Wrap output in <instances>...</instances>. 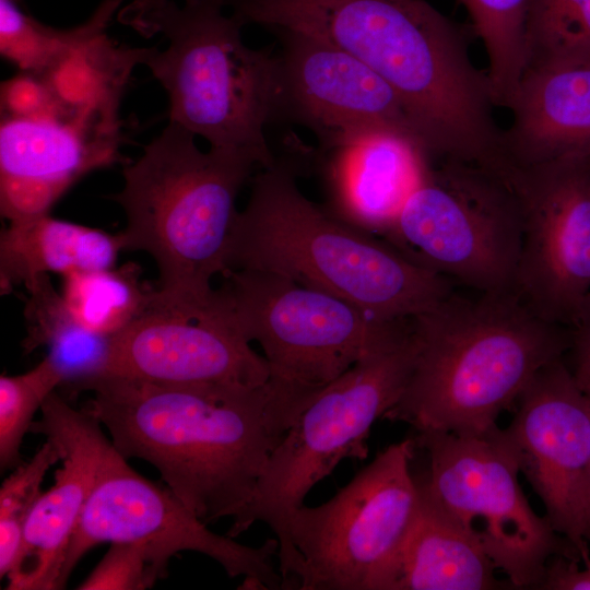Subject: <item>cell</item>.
<instances>
[{
  "instance_id": "cell-14",
  "label": "cell",
  "mask_w": 590,
  "mask_h": 590,
  "mask_svg": "<svg viewBox=\"0 0 590 590\" xmlns=\"http://www.w3.org/2000/svg\"><path fill=\"white\" fill-rule=\"evenodd\" d=\"M498 173L522 217L516 293L539 316L568 326L590 294V149Z\"/></svg>"
},
{
  "instance_id": "cell-20",
  "label": "cell",
  "mask_w": 590,
  "mask_h": 590,
  "mask_svg": "<svg viewBox=\"0 0 590 590\" xmlns=\"http://www.w3.org/2000/svg\"><path fill=\"white\" fill-rule=\"evenodd\" d=\"M507 108L504 165H528L590 149V62L529 67Z\"/></svg>"
},
{
  "instance_id": "cell-28",
  "label": "cell",
  "mask_w": 590,
  "mask_h": 590,
  "mask_svg": "<svg viewBox=\"0 0 590 590\" xmlns=\"http://www.w3.org/2000/svg\"><path fill=\"white\" fill-rule=\"evenodd\" d=\"M62 377L46 356L27 373L0 377V465L1 470L21 464V445L33 417Z\"/></svg>"
},
{
  "instance_id": "cell-33",
  "label": "cell",
  "mask_w": 590,
  "mask_h": 590,
  "mask_svg": "<svg viewBox=\"0 0 590 590\" xmlns=\"http://www.w3.org/2000/svg\"><path fill=\"white\" fill-rule=\"evenodd\" d=\"M168 0H134L121 7L117 13L120 23L133 28L146 14Z\"/></svg>"
},
{
  "instance_id": "cell-4",
  "label": "cell",
  "mask_w": 590,
  "mask_h": 590,
  "mask_svg": "<svg viewBox=\"0 0 590 590\" xmlns=\"http://www.w3.org/2000/svg\"><path fill=\"white\" fill-rule=\"evenodd\" d=\"M474 292L452 291L412 319L414 367L382 418L417 433L487 434L541 368L566 356L568 326L539 316L515 292Z\"/></svg>"
},
{
  "instance_id": "cell-8",
  "label": "cell",
  "mask_w": 590,
  "mask_h": 590,
  "mask_svg": "<svg viewBox=\"0 0 590 590\" xmlns=\"http://www.w3.org/2000/svg\"><path fill=\"white\" fill-rule=\"evenodd\" d=\"M416 353L411 321L388 343L316 390L272 451L249 503L233 518L226 534L231 538L257 521L272 529L279 541L282 589H297L303 570L290 535L291 515L343 459L367 457L371 426L401 398Z\"/></svg>"
},
{
  "instance_id": "cell-7",
  "label": "cell",
  "mask_w": 590,
  "mask_h": 590,
  "mask_svg": "<svg viewBox=\"0 0 590 590\" xmlns=\"http://www.w3.org/2000/svg\"><path fill=\"white\" fill-rule=\"evenodd\" d=\"M225 8L226 0H168L146 14L132 30L167 45L146 48L142 66L164 88L170 122L270 168L276 158L264 129L280 118V56L247 46L244 24Z\"/></svg>"
},
{
  "instance_id": "cell-15",
  "label": "cell",
  "mask_w": 590,
  "mask_h": 590,
  "mask_svg": "<svg viewBox=\"0 0 590 590\" xmlns=\"http://www.w3.org/2000/svg\"><path fill=\"white\" fill-rule=\"evenodd\" d=\"M503 434L545 517L585 563L590 560V400L565 357L541 368L517 400Z\"/></svg>"
},
{
  "instance_id": "cell-1",
  "label": "cell",
  "mask_w": 590,
  "mask_h": 590,
  "mask_svg": "<svg viewBox=\"0 0 590 590\" xmlns=\"http://www.w3.org/2000/svg\"><path fill=\"white\" fill-rule=\"evenodd\" d=\"M88 410L126 459L151 463L201 521L236 517L272 451L316 390L271 378L257 387L173 385L104 376Z\"/></svg>"
},
{
  "instance_id": "cell-10",
  "label": "cell",
  "mask_w": 590,
  "mask_h": 590,
  "mask_svg": "<svg viewBox=\"0 0 590 590\" xmlns=\"http://www.w3.org/2000/svg\"><path fill=\"white\" fill-rule=\"evenodd\" d=\"M388 243L473 291L515 292L522 245L517 197L497 172L442 158L404 203Z\"/></svg>"
},
{
  "instance_id": "cell-29",
  "label": "cell",
  "mask_w": 590,
  "mask_h": 590,
  "mask_svg": "<svg viewBox=\"0 0 590 590\" xmlns=\"http://www.w3.org/2000/svg\"><path fill=\"white\" fill-rule=\"evenodd\" d=\"M60 461L56 446L46 442L26 463L15 467L0 488V576L7 577L20 554L28 517L42 495L47 471Z\"/></svg>"
},
{
  "instance_id": "cell-32",
  "label": "cell",
  "mask_w": 590,
  "mask_h": 590,
  "mask_svg": "<svg viewBox=\"0 0 590 590\" xmlns=\"http://www.w3.org/2000/svg\"><path fill=\"white\" fill-rule=\"evenodd\" d=\"M539 589L590 590V560L583 568L567 555H556L547 564Z\"/></svg>"
},
{
  "instance_id": "cell-18",
  "label": "cell",
  "mask_w": 590,
  "mask_h": 590,
  "mask_svg": "<svg viewBox=\"0 0 590 590\" xmlns=\"http://www.w3.org/2000/svg\"><path fill=\"white\" fill-rule=\"evenodd\" d=\"M106 376L257 387L270 379V368L220 318L206 312L193 319L151 307L113 337Z\"/></svg>"
},
{
  "instance_id": "cell-34",
  "label": "cell",
  "mask_w": 590,
  "mask_h": 590,
  "mask_svg": "<svg viewBox=\"0 0 590 590\" xmlns=\"http://www.w3.org/2000/svg\"><path fill=\"white\" fill-rule=\"evenodd\" d=\"M581 389H582V388H581ZM582 390L586 392V394L588 396V398H589V400H590V389H582Z\"/></svg>"
},
{
  "instance_id": "cell-21",
  "label": "cell",
  "mask_w": 590,
  "mask_h": 590,
  "mask_svg": "<svg viewBox=\"0 0 590 590\" xmlns=\"http://www.w3.org/2000/svg\"><path fill=\"white\" fill-rule=\"evenodd\" d=\"M421 488V487H420ZM422 506L386 590H492L497 570L482 547L422 493Z\"/></svg>"
},
{
  "instance_id": "cell-17",
  "label": "cell",
  "mask_w": 590,
  "mask_h": 590,
  "mask_svg": "<svg viewBox=\"0 0 590 590\" xmlns=\"http://www.w3.org/2000/svg\"><path fill=\"white\" fill-rule=\"evenodd\" d=\"M40 411L42 418L30 432L45 435L56 446L61 467L28 517L20 554L7 576L9 590L58 589L83 508L99 476L121 456L88 410H75L56 391Z\"/></svg>"
},
{
  "instance_id": "cell-6",
  "label": "cell",
  "mask_w": 590,
  "mask_h": 590,
  "mask_svg": "<svg viewBox=\"0 0 590 590\" xmlns=\"http://www.w3.org/2000/svg\"><path fill=\"white\" fill-rule=\"evenodd\" d=\"M168 125L122 169L123 186L110 196L123 210L122 250L144 251L158 268L152 307L202 318L212 300L211 280L223 274L237 213L236 199L256 161L210 148Z\"/></svg>"
},
{
  "instance_id": "cell-36",
  "label": "cell",
  "mask_w": 590,
  "mask_h": 590,
  "mask_svg": "<svg viewBox=\"0 0 590 590\" xmlns=\"http://www.w3.org/2000/svg\"><path fill=\"white\" fill-rule=\"evenodd\" d=\"M131 1H134V0H131Z\"/></svg>"
},
{
  "instance_id": "cell-2",
  "label": "cell",
  "mask_w": 590,
  "mask_h": 590,
  "mask_svg": "<svg viewBox=\"0 0 590 590\" xmlns=\"http://www.w3.org/2000/svg\"><path fill=\"white\" fill-rule=\"evenodd\" d=\"M145 50L105 34L1 84L0 212L9 223L50 214L84 176L123 160L121 104Z\"/></svg>"
},
{
  "instance_id": "cell-26",
  "label": "cell",
  "mask_w": 590,
  "mask_h": 590,
  "mask_svg": "<svg viewBox=\"0 0 590 590\" xmlns=\"http://www.w3.org/2000/svg\"><path fill=\"white\" fill-rule=\"evenodd\" d=\"M485 47L495 106L507 107L526 69L524 33L531 0H459Z\"/></svg>"
},
{
  "instance_id": "cell-11",
  "label": "cell",
  "mask_w": 590,
  "mask_h": 590,
  "mask_svg": "<svg viewBox=\"0 0 590 590\" xmlns=\"http://www.w3.org/2000/svg\"><path fill=\"white\" fill-rule=\"evenodd\" d=\"M414 440L429 457L427 480L418 483L422 493L482 547L509 585L539 588L548 562L570 555L562 543L567 541L530 506L503 429L418 433Z\"/></svg>"
},
{
  "instance_id": "cell-30",
  "label": "cell",
  "mask_w": 590,
  "mask_h": 590,
  "mask_svg": "<svg viewBox=\"0 0 590 590\" xmlns=\"http://www.w3.org/2000/svg\"><path fill=\"white\" fill-rule=\"evenodd\" d=\"M165 575L166 569L143 545L115 542L76 589L143 590L152 588Z\"/></svg>"
},
{
  "instance_id": "cell-27",
  "label": "cell",
  "mask_w": 590,
  "mask_h": 590,
  "mask_svg": "<svg viewBox=\"0 0 590 590\" xmlns=\"http://www.w3.org/2000/svg\"><path fill=\"white\" fill-rule=\"evenodd\" d=\"M524 50L526 69L590 62V0H531Z\"/></svg>"
},
{
  "instance_id": "cell-35",
  "label": "cell",
  "mask_w": 590,
  "mask_h": 590,
  "mask_svg": "<svg viewBox=\"0 0 590 590\" xmlns=\"http://www.w3.org/2000/svg\"><path fill=\"white\" fill-rule=\"evenodd\" d=\"M13 1H16V2H19V3H20V1H21V0H13Z\"/></svg>"
},
{
  "instance_id": "cell-22",
  "label": "cell",
  "mask_w": 590,
  "mask_h": 590,
  "mask_svg": "<svg viewBox=\"0 0 590 590\" xmlns=\"http://www.w3.org/2000/svg\"><path fill=\"white\" fill-rule=\"evenodd\" d=\"M122 250L119 234L62 221L50 214L12 223L0 235L1 294L40 274L114 268Z\"/></svg>"
},
{
  "instance_id": "cell-24",
  "label": "cell",
  "mask_w": 590,
  "mask_h": 590,
  "mask_svg": "<svg viewBox=\"0 0 590 590\" xmlns=\"http://www.w3.org/2000/svg\"><path fill=\"white\" fill-rule=\"evenodd\" d=\"M122 2L103 0L84 23L55 28L25 13L19 2L0 0L1 56L22 72L47 70L107 34Z\"/></svg>"
},
{
  "instance_id": "cell-13",
  "label": "cell",
  "mask_w": 590,
  "mask_h": 590,
  "mask_svg": "<svg viewBox=\"0 0 590 590\" xmlns=\"http://www.w3.org/2000/svg\"><path fill=\"white\" fill-rule=\"evenodd\" d=\"M106 542L143 545L164 569L176 553L198 552L217 562L229 577H244L243 589L282 587L281 574L272 563L279 553L276 539L252 547L212 532L167 486L137 473L122 456L103 472L83 508L58 589L64 588L90 548Z\"/></svg>"
},
{
  "instance_id": "cell-19",
  "label": "cell",
  "mask_w": 590,
  "mask_h": 590,
  "mask_svg": "<svg viewBox=\"0 0 590 590\" xmlns=\"http://www.w3.org/2000/svg\"><path fill=\"white\" fill-rule=\"evenodd\" d=\"M329 152L335 216L386 237L435 162L418 139L388 129L358 133Z\"/></svg>"
},
{
  "instance_id": "cell-3",
  "label": "cell",
  "mask_w": 590,
  "mask_h": 590,
  "mask_svg": "<svg viewBox=\"0 0 590 590\" xmlns=\"http://www.w3.org/2000/svg\"><path fill=\"white\" fill-rule=\"evenodd\" d=\"M255 24L331 44L397 93L423 140L441 144L483 118L489 94L462 31L425 0H226Z\"/></svg>"
},
{
  "instance_id": "cell-16",
  "label": "cell",
  "mask_w": 590,
  "mask_h": 590,
  "mask_svg": "<svg viewBox=\"0 0 590 590\" xmlns=\"http://www.w3.org/2000/svg\"><path fill=\"white\" fill-rule=\"evenodd\" d=\"M273 34L282 46L280 118L312 131L327 151L376 129L422 142L397 93L364 62L312 37Z\"/></svg>"
},
{
  "instance_id": "cell-23",
  "label": "cell",
  "mask_w": 590,
  "mask_h": 590,
  "mask_svg": "<svg viewBox=\"0 0 590 590\" xmlns=\"http://www.w3.org/2000/svg\"><path fill=\"white\" fill-rule=\"evenodd\" d=\"M28 298L24 307L27 335L26 352L48 349L47 357L62 377L60 387L71 396L91 381L106 376L113 337L85 327L68 308L48 274H40L25 285Z\"/></svg>"
},
{
  "instance_id": "cell-31",
  "label": "cell",
  "mask_w": 590,
  "mask_h": 590,
  "mask_svg": "<svg viewBox=\"0 0 590 590\" xmlns=\"http://www.w3.org/2000/svg\"><path fill=\"white\" fill-rule=\"evenodd\" d=\"M570 346L569 368L582 389H590V294L585 298L568 324Z\"/></svg>"
},
{
  "instance_id": "cell-12",
  "label": "cell",
  "mask_w": 590,
  "mask_h": 590,
  "mask_svg": "<svg viewBox=\"0 0 590 590\" xmlns=\"http://www.w3.org/2000/svg\"><path fill=\"white\" fill-rule=\"evenodd\" d=\"M415 446L411 438L388 446L328 502L291 515L299 590H386L422 506Z\"/></svg>"
},
{
  "instance_id": "cell-5",
  "label": "cell",
  "mask_w": 590,
  "mask_h": 590,
  "mask_svg": "<svg viewBox=\"0 0 590 590\" xmlns=\"http://www.w3.org/2000/svg\"><path fill=\"white\" fill-rule=\"evenodd\" d=\"M227 270H261L334 295L379 321L415 318L452 281L310 201L294 163L276 160L251 180L225 252Z\"/></svg>"
},
{
  "instance_id": "cell-9",
  "label": "cell",
  "mask_w": 590,
  "mask_h": 590,
  "mask_svg": "<svg viewBox=\"0 0 590 590\" xmlns=\"http://www.w3.org/2000/svg\"><path fill=\"white\" fill-rule=\"evenodd\" d=\"M209 311L263 350L270 377L318 390L378 350L408 324L379 321L358 307L288 278L227 270Z\"/></svg>"
},
{
  "instance_id": "cell-25",
  "label": "cell",
  "mask_w": 590,
  "mask_h": 590,
  "mask_svg": "<svg viewBox=\"0 0 590 590\" xmlns=\"http://www.w3.org/2000/svg\"><path fill=\"white\" fill-rule=\"evenodd\" d=\"M141 267L72 272L63 275L61 296L88 329L114 337L151 307L155 287L141 280Z\"/></svg>"
}]
</instances>
